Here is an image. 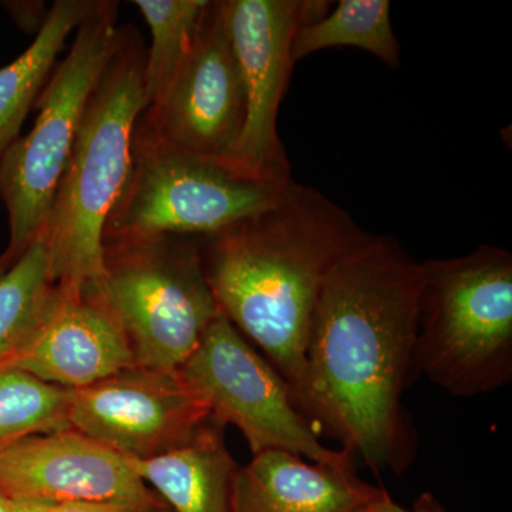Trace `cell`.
I'll use <instances>...</instances> for the list:
<instances>
[{
	"mask_svg": "<svg viewBox=\"0 0 512 512\" xmlns=\"http://www.w3.org/2000/svg\"><path fill=\"white\" fill-rule=\"evenodd\" d=\"M423 272L396 239L372 235L330 271L313 311L293 400L375 473H403L417 453L403 396L414 349Z\"/></svg>",
	"mask_w": 512,
	"mask_h": 512,
	"instance_id": "1",
	"label": "cell"
},
{
	"mask_svg": "<svg viewBox=\"0 0 512 512\" xmlns=\"http://www.w3.org/2000/svg\"><path fill=\"white\" fill-rule=\"evenodd\" d=\"M370 237L325 194L292 181L268 210L201 238L205 275L221 312L264 350L291 389L305 367L320 289Z\"/></svg>",
	"mask_w": 512,
	"mask_h": 512,
	"instance_id": "2",
	"label": "cell"
},
{
	"mask_svg": "<svg viewBox=\"0 0 512 512\" xmlns=\"http://www.w3.org/2000/svg\"><path fill=\"white\" fill-rule=\"evenodd\" d=\"M147 50L134 28H123L86 111L45 232L59 285L99 289L104 227L131 170L133 138L144 110Z\"/></svg>",
	"mask_w": 512,
	"mask_h": 512,
	"instance_id": "3",
	"label": "cell"
},
{
	"mask_svg": "<svg viewBox=\"0 0 512 512\" xmlns=\"http://www.w3.org/2000/svg\"><path fill=\"white\" fill-rule=\"evenodd\" d=\"M414 366L454 397L512 379V255L481 245L471 254L421 262Z\"/></svg>",
	"mask_w": 512,
	"mask_h": 512,
	"instance_id": "4",
	"label": "cell"
},
{
	"mask_svg": "<svg viewBox=\"0 0 512 512\" xmlns=\"http://www.w3.org/2000/svg\"><path fill=\"white\" fill-rule=\"evenodd\" d=\"M99 291L123 326L137 366L160 372L178 373L222 313L205 275L201 238L104 244Z\"/></svg>",
	"mask_w": 512,
	"mask_h": 512,
	"instance_id": "5",
	"label": "cell"
},
{
	"mask_svg": "<svg viewBox=\"0 0 512 512\" xmlns=\"http://www.w3.org/2000/svg\"><path fill=\"white\" fill-rule=\"evenodd\" d=\"M119 3L97 0L76 29L72 49L57 62L37 100V119L0 160V198L9 215L6 251L28 247L45 229L84 111L123 37Z\"/></svg>",
	"mask_w": 512,
	"mask_h": 512,
	"instance_id": "6",
	"label": "cell"
},
{
	"mask_svg": "<svg viewBox=\"0 0 512 512\" xmlns=\"http://www.w3.org/2000/svg\"><path fill=\"white\" fill-rule=\"evenodd\" d=\"M292 181L266 183L225 160L134 136L130 175L107 218L103 242L212 237L268 210Z\"/></svg>",
	"mask_w": 512,
	"mask_h": 512,
	"instance_id": "7",
	"label": "cell"
},
{
	"mask_svg": "<svg viewBox=\"0 0 512 512\" xmlns=\"http://www.w3.org/2000/svg\"><path fill=\"white\" fill-rule=\"evenodd\" d=\"M178 373L200 394L215 424H234L244 434L254 456L285 450L313 463L353 461L348 451L320 443L285 377L252 349L224 313L208 326Z\"/></svg>",
	"mask_w": 512,
	"mask_h": 512,
	"instance_id": "8",
	"label": "cell"
},
{
	"mask_svg": "<svg viewBox=\"0 0 512 512\" xmlns=\"http://www.w3.org/2000/svg\"><path fill=\"white\" fill-rule=\"evenodd\" d=\"M225 26L245 90V121L227 163L266 181H292L278 134V114L291 80L292 43L303 23L325 15L326 3L301 0H222Z\"/></svg>",
	"mask_w": 512,
	"mask_h": 512,
	"instance_id": "9",
	"label": "cell"
},
{
	"mask_svg": "<svg viewBox=\"0 0 512 512\" xmlns=\"http://www.w3.org/2000/svg\"><path fill=\"white\" fill-rule=\"evenodd\" d=\"M245 121V90L221 2H210L187 60L163 99L147 107L134 136L227 160Z\"/></svg>",
	"mask_w": 512,
	"mask_h": 512,
	"instance_id": "10",
	"label": "cell"
},
{
	"mask_svg": "<svg viewBox=\"0 0 512 512\" xmlns=\"http://www.w3.org/2000/svg\"><path fill=\"white\" fill-rule=\"evenodd\" d=\"M200 394L180 373L133 367L73 390V430L133 460L183 446L210 421Z\"/></svg>",
	"mask_w": 512,
	"mask_h": 512,
	"instance_id": "11",
	"label": "cell"
},
{
	"mask_svg": "<svg viewBox=\"0 0 512 512\" xmlns=\"http://www.w3.org/2000/svg\"><path fill=\"white\" fill-rule=\"evenodd\" d=\"M0 493L15 503H96L167 510L130 460L73 429L36 434L0 450Z\"/></svg>",
	"mask_w": 512,
	"mask_h": 512,
	"instance_id": "12",
	"label": "cell"
},
{
	"mask_svg": "<svg viewBox=\"0 0 512 512\" xmlns=\"http://www.w3.org/2000/svg\"><path fill=\"white\" fill-rule=\"evenodd\" d=\"M137 367L123 326L99 289L57 285L33 335L0 360L42 382L77 390Z\"/></svg>",
	"mask_w": 512,
	"mask_h": 512,
	"instance_id": "13",
	"label": "cell"
},
{
	"mask_svg": "<svg viewBox=\"0 0 512 512\" xmlns=\"http://www.w3.org/2000/svg\"><path fill=\"white\" fill-rule=\"evenodd\" d=\"M384 488L357 477L353 461L306 463L285 450L256 454L239 467L232 484V512H376Z\"/></svg>",
	"mask_w": 512,
	"mask_h": 512,
	"instance_id": "14",
	"label": "cell"
},
{
	"mask_svg": "<svg viewBox=\"0 0 512 512\" xmlns=\"http://www.w3.org/2000/svg\"><path fill=\"white\" fill-rule=\"evenodd\" d=\"M221 426L210 420L190 441L147 460H130L174 512H232L231 494L238 466L225 447Z\"/></svg>",
	"mask_w": 512,
	"mask_h": 512,
	"instance_id": "15",
	"label": "cell"
},
{
	"mask_svg": "<svg viewBox=\"0 0 512 512\" xmlns=\"http://www.w3.org/2000/svg\"><path fill=\"white\" fill-rule=\"evenodd\" d=\"M97 0H56L32 45L0 69V160L20 137L35 109L67 37L96 6Z\"/></svg>",
	"mask_w": 512,
	"mask_h": 512,
	"instance_id": "16",
	"label": "cell"
},
{
	"mask_svg": "<svg viewBox=\"0 0 512 512\" xmlns=\"http://www.w3.org/2000/svg\"><path fill=\"white\" fill-rule=\"evenodd\" d=\"M57 285L45 232L22 251L0 255V360L33 335L52 305Z\"/></svg>",
	"mask_w": 512,
	"mask_h": 512,
	"instance_id": "17",
	"label": "cell"
},
{
	"mask_svg": "<svg viewBox=\"0 0 512 512\" xmlns=\"http://www.w3.org/2000/svg\"><path fill=\"white\" fill-rule=\"evenodd\" d=\"M340 46L359 47L387 66H399L400 47L389 0H340L333 12L298 29L293 37L292 59L296 63L319 50Z\"/></svg>",
	"mask_w": 512,
	"mask_h": 512,
	"instance_id": "18",
	"label": "cell"
},
{
	"mask_svg": "<svg viewBox=\"0 0 512 512\" xmlns=\"http://www.w3.org/2000/svg\"><path fill=\"white\" fill-rule=\"evenodd\" d=\"M151 32L144 110L158 103L190 55L210 0H134Z\"/></svg>",
	"mask_w": 512,
	"mask_h": 512,
	"instance_id": "19",
	"label": "cell"
},
{
	"mask_svg": "<svg viewBox=\"0 0 512 512\" xmlns=\"http://www.w3.org/2000/svg\"><path fill=\"white\" fill-rule=\"evenodd\" d=\"M73 390L18 369H0V450L36 434L72 429Z\"/></svg>",
	"mask_w": 512,
	"mask_h": 512,
	"instance_id": "20",
	"label": "cell"
},
{
	"mask_svg": "<svg viewBox=\"0 0 512 512\" xmlns=\"http://www.w3.org/2000/svg\"><path fill=\"white\" fill-rule=\"evenodd\" d=\"M376 512H448L430 493L421 494L412 508H403L394 503L389 494L384 497Z\"/></svg>",
	"mask_w": 512,
	"mask_h": 512,
	"instance_id": "21",
	"label": "cell"
},
{
	"mask_svg": "<svg viewBox=\"0 0 512 512\" xmlns=\"http://www.w3.org/2000/svg\"><path fill=\"white\" fill-rule=\"evenodd\" d=\"M50 512H134L117 505L96 503H64L50 508Z\"/></svg>",
	"mask_w": 512,
	"mask_h": 512,
	"instance_id": "22",
	"label": "cell"
},
{
	"mask_svg": "<svg viewBox=\"0 0 512 512\" xmlns=\"http://www.w3.org/2000/svg\"><path fill=\"white\" fill-rule=\"evenodd\" d=\"M15 512H50V505L45 504H33V503H16Z\"/></svg>",
	"mask_w": 512,
	"mask_h": 512,
	"instance_id": "23",
	"label": "cell"
},
{
	"mask_svg": "<svg viewBox=\"0 0 512 512\" xmlns=\"http://www.w3.org/2000/svg\"><path fill=\"white\" fill-rule=\"evenodd\" d=\"M18 504L15 501L9 500L6 495L0 493V512H15Z\"/></svg>",
	"mask_w": 512,
	"mask_h": 512,
	"instance_id": "24",
	"label": "cell"
},
{
	"mask_svg": "<svg viewBox=\"0 0 512 512\" xmlns=\"http://www.w3.org/2000/svg\"><path fill=\"white\" fill-rule=\"evenodd\" d=\"M157 512H173V511H170V510H168V508H167V510H161V511H157Z\"/></svg>",
	"mask_w": 512,
	"mask_h": 512,
	"instance_id": "25",
	"label": "cell"
}]
</instances>
